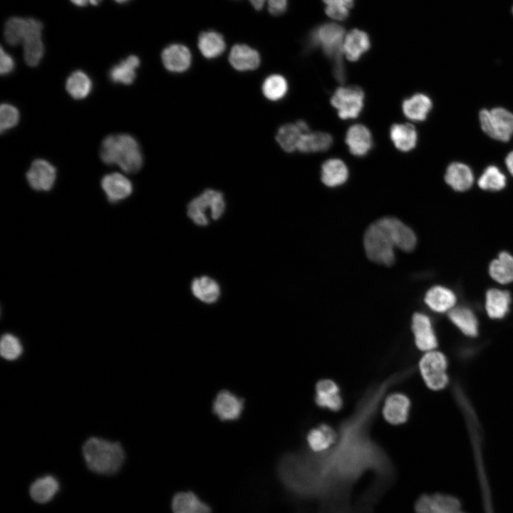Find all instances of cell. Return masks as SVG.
Instances as JSON below:
<instances>
[{
  "label": "cell",
  "mask_w": 513,
  "mask_h": 513,
  "mask_svg": "<svg viewBox=\"0 0 513 513\" xmlns=\"http://www.w3.org/2000/svg\"><path fill=\"white\" fill-rule=\"evenodd\" d=\"M100 156L108 165H118L124 172L134 173L140 170L143 157L139 143L128 134L110 135L102 142Z\"/></svg>",
  "instance_id": "cell-1"
},
{
  "label": "cell",
  "mask_w": 513,
  "mask_h": 513,
  "mask_svg": "<svg viewBox=\"0 0 513 513\" xmlns=\"http://www.w3.org/2000/svg\"><path fill=\"white\" fill-rule=\"evenodd\" d=\"M82 450L87 467L97 474L113 475L124 462V450L117 442L93 437L86 441Z\"/></svg>",
  "instance_id": "cell-2"
},
{
  "label": "cell",
  "mask_w": 513,
  "mask_h": 513,
  "mask_svg": "<svg viewBox=\"0 0 513 513\" xmlns=\"http://www.w3.org/2000/svg\"><path fill=\"white\" fill-rule=\"evenodd\" d=\"M345 28L335 23H326L315 28L310 33L311 45L321 47L325 55L333 63V73L336 81L344 83L346 73L343 63V43Z\"/></svg>",
  "instance_id": "cell-3"
},
{
  "label": "cell",
  "mask_w": 513,
  "mask_h": 513,
  "mask_svg": "<svg viewBox=\"0 0 513 513\" xmlns=\"http://www.w3.org/2000/svg\"><path fill=\"white\" fill-rule=\"evenodd\" d=\"M394 247L390 235L378 220L366 231L364 248L371 261L385 266L392 265L395 261Z\"/></svg>",
  "instance_id": "cell-4"
},
{
  "label": "cell",
  "mask_w": 513,
  "mask_h": 513,
  "mask_svg": "<svg viewBox=\"0 0 513 513\" xmlns=\"http://www.w3.org/2000/svg\"><path fill=\"white\" fill-rule=\"evenodd\" d=\"M224 209L223 194L214 190L207 189L190 202L187 215L195 224L205 226L209 223L206 214L207 210H209L212 219L216 220L223 214Z\"/></svg>",
  "instance_id": "cell-5"
},
{
  "label": "cell",
  "mask_w": 513,
  "mask_h": 513,
  "mask_svg": "<svg viewBox=\"0 0 513 513\" xmlns=\"http://www.w3.org/2000/svg\"><path fill=\"white\" fill-rule=\"evenodd\" d=\"M480 121L483 131L494 139L506 142L513 133V113L503 108L482 109Z\"/></svg>",
  "instance_id": "cell-6"
},
{
  "label": "cell",
  "mask_w": 513,
  "mask_h": 513,
  "mask_svg": "<svg viewBox=\"0 0 513 513\" xmlns=\"http://www.w3.org/2000/svg\"><path fill=\"white\" fill-rule=\"evenodd\" d=\"M364 93L356 86L338 88L331 98V103L343 120L357 118L363 108Z\"/></svg>",
  "instance_id": "cell-7"
},
{
  "label": "cell",
  "mask_w": 513,
  "mask_h": 513,
  "mask_svg": "<svg viewBox=\"0 0 513 513\" xmlns=\"http://www.w3.org/2000/svg\"><path fill=\"white\" fill-rule=\"evenodd\" d=\"M420 370L428 388L440 390L447 383L445 357L437 351H428L420 361Z\"/></svg>",
  "instance_id": "cell-8"
},
{
  "label": "cell",
  "mask_w": 513,
  "mask_h": 513,
  "mask_svg": "<svg viewBox=\"0 0 513 513\" xmlns=\"http://www.w3.org/2000/svg\"><path fill=\"white\" fill-rule=\"evenodd\" d=\"M415 513H466L455 496L443 494H423L415 504Z\"/></svg>",
  "instance_id": "cell-9"
},
{
  "label": "cell",
  "mask_w": 513,
  "mask_h": 513,
  "mask_svg": "<svg viewBox=\"0 0 513 513\" xmlns=\"http://www.w3.org/2000/svg\"><path fill=\"white\" fill-rule=\"evenodd\" d=\"M43 24L40 21L30 18L28 32L22 42L24 60L27 65L36 66L44 53V46L41 39Z\"/></svg>",
  "instance_id": "cell-10"
},
{
  "label": "cell",
  "mask_w": 513,
  "mask_h": 513,
  "mask_svg": "<svg viewBox=\"0 0 513 513\" xmlns=\"http://www.w3.org/2000/svg\"><path fill=\"white\" fill-rule=\"evenodd\" d=\"M26 176L32 189L49 191L56 180V169L47 160L38 159L32 162Z\"/></svg>",
  "instance_id": "cell-11"
},
{
  "label": "cell",
  "mask_w": 513,
  "mask_h": 513,
  "mask_svg": "<svg viewBox=\"0 0 513 513\" xmlns=\"http://www.w3.org/2000/svg\"><path fill=\"white\" fill-rule=\"evenodd\" d=\"M390 235L395 247L405 252L412 251L416 244L413 230L398 219L385 217L378 220Z\"/></svg>",
  "instance_id": "cell-12"
},
{
  "label": "cell",
  "mask_w": 513,
  "mask_h": 513,
  "mask_svg": "<svg viewBox=\"0 0 513 513\" xmlns=\"http://www.w3.org/2000/svg\"><path fill=\"white\" fill-rule=\"evenodd\" d=\"M243 408L242 400L228 390L219 392L212 405L214 413L222 421H232L238 419Z\"/></svg>",
  "instance_id": "cell-13"
},
{
  "label": "cell",
  "mask_w": 513,
  "mask_h": 513,
  "mask_svg": "<svg viewBox=\"0 0 513 513\" xmlns=\"http://www.w3.org/2000/svg\"><path fill=\"white\" fill-rule=\"evenodd\" d=\"M161 58L165 68L173 73L187 71L192 63V54L189 48L178 43L171 44L164 48Z\"/></svg>",
  "instance_id": "cell-14"
},
{
  "label": "cell",
  "mask_w": 513,
  "mask_h": 513,
  "mask_svg": "<svg viewBox=\"0 0 513 513\" xmlns=\"http://www.w3.org/2000/svg\"><path fill=\"white\" fill-rule=\"evenodd\" d=\"M101 187L107 199L113 203L125 200L133 192L130 180L118 172L105 175L101 180Z\"/></svg>",
  "instance_id": "cell-15"
},
{
  "label": "cell",
  "mask_w": 513,
  "mask_h": 513,
  "mask_svg": "<svg viewBox=\"0 0 513 513\" xmlns=\"http://www.w3.org/2000/svg\"><path fill=\"white\" fill-rule=\"evenodd\" d=\"M412 330L417 347L424 351H432L437 346V339L434 334L429 318L416 313L413 316Z\"/></svg>",
  "instance_id": "cell-16"
},
{
  "label": "cell",
  "mask_w": 513,
  "mask_h": 513,
  "mask_svg": "<svg viewBox=\"0 0 513 513\" xmlns=\"http://www.w3.org/2000/svg\"><path fill=\"white\" fill-rule=\"evenodd\" d=\"M229 61L239 71H248L257 68L261 58L259 52L245 44H236L230 50Z\"/></svg>",
  "instance_id": "cell-17"
},
{
  "label": "cell",
  "mask_w": 513,
  "mask_h": 513,
  "mask_svg": "<svg viewBox=\"0 0 513 513\" xmlns=\"http://www.w3.org/2000/svg\"><path fill=\"white\" fill-rule=\"evenodd\" d=\"M410 400L403 394L394 393L385 400L383 408L385 419L393 425L404 423L408 417Z\"/></svg>",
  "instance_id": "cell-18"
},
{
  "label": "cell",
  "mask_w": 513,
  "mask_h": 513,
  "mask_svg": "<svg viewBox=\"0 0 513 513\" xmlns=\"http://www.w3.org/2000/svg\"><path fill=\"white\" fill-rule=\"evenodd\" d=\"M310 131L305 121L298 120L296 123H288L280 127L276 139L284 151L292 152L297 150L302 135Z\"/></svg>",
  "instance_id": "cell-19"
},
{
  "label": "cell",
  "mask_w": 513,
  "mask_h": 513,
  "mask_svg": "<svg viewBox=\"0 0 513 513\" xmlns=\"http://www.w3.org/2000/svg\"><path fill=\"white\" fill-rule=\"evenodd\" d=\"M346 143L350 152L356 156H364L372 147L373 140L370 130L361 124L350 127L346 133Z\"/></svg>",
  "instance_id": "cell-20"
},
{
  "label": "cell",
  "mask_w": 513,
  "mask_h": 513,
  "mask_svg": "<svg viewBox=\"0 0 513 513\" xmlns=\"http://www.w3.org/2000/svg\"><path fill=\"white\" fill-rule=\"evenodd\" d=\"M370 47L368 33L362 30L353 28L345 36L343 43V55L350 61H358Z\"/></svg>",
  "instance_id": "cell-21"
},
{
  "label": "cell",
  "mask_w": 513,
  "mask_h": 513,
  "mask_svg": "<svg viewBox=\"0 0 513 513\" xmlns=\"http://www.w3.org/2000/svg\"><path fill=\"white\" fill-rule=\"evenodd\" d=\"M315 400L318 406L333 411L339 410L342 407V398L338 385L328 379L321 380L316 384Z\"/></svg>",
  "instance_id": "cell-22"
},
{
  "label": "cell",
  "mask_w": 513,
  "mask_h": 513,
  "mask_svg": "<svg viewBox=\"0 0 513 513\" xmlns=\"http://www.w3.org/2000/svg\"><path fill=\"white\" fill-rule=\"evenodd\" d=\"M60 489V484L56 477L47 475L37 478L29 487V494L32 499L40 504L51 501Z\"/></svg>",
  "instance_id": "cell-23"
},
{
  "label": "cell",
  "mask_w": 513,
  "mask_h": 513,
  "mask_svg": "<svg viewBox=\"0 0 513 513\" xmlns=\"http://www.w3.org/2000/svg\"><path fill=\"white\" fill-rule=\"evenodd\" d=\"M445 180L452 189L462 192L471 187L474 177L467 165L452 162L447 168Z\"/></svg>",
  "instance_id": "cell-24"
},
{
  "label": "cell",
  "mask_w": 513,
  "mask_h": 513,
  "mask_svg": "<svg viewBox=\"0 0 513 513\" xmlns=\"http://www.w3.org/2000/svg\"><path fill=\"white\" fill-rule=\"evenodd\" d=\"M173 513H210V507L191 492L176 494L172 502Z\"/></svg>",
  "instance_id": "cell-25"
},
{
  "label": "cell",
  "mask_w": 513,
  "mask_h": 513,
  "mask_svg": "<svg viewBox=\"0 0 513 513\" xmlns=\"http://www.w3.org/2000/svg\"><path fill=\"white\" fill-rule=\"evenodd\" d=\"M430 98L423 93H418L403 101L402 108L405 116L413 121L426 119L432 109Z\"/></svg>",
  "instance_id": "cell-26"
},
{
  "label": "cell",
  "mask_w": 513,
  "mask_h": 513,
  "mask_svg": "<svg viewBox=\"0 0 513 513\" xmlns=\"http://www.w3.org/2000/svg\"><path fill=\"white\" fill-rule=\"evenodd\" d=\"M140 63L138 56L131 55L119 63L113 66L109 71V78L114 82L124 85H130L136 78V70Z\"/></svg>",
  "instance_id": "cell-27"
},
{
  "label": "cell",
  "mask_w": 513,
  "mask_h": 513,
  "mask_svg": "<svg viewBox=\"0 0 513 513\" xmlns=\"http://www.w3.org/2000/svg\"><path fill=\"white\" fill-rule=\"evenodd\" d=\"M336 436V429L326 424H321L309 432L307 442L311 451L320 452L329 448L335 442Z\"/></svg>",
  "instance_id": "cell-28"
},
{
  "label": "cell",
  "mask_w": 513,
  "mask_h": 513,
  "mask_svg": "<svg viewBox=\"0 0 513 513\" xmlns=\"http://www.w3.org/2000/svg\"><path fill=\"white\" fill-rule=\"evenodd\" d=\"M390 136L395 147L400 151H410L416 145L417 131L410 123L393 125L390 130Z\"/></svg>",
  "instance_id": "cell-29"
},
{
  "label": "cell",
  "mask_w": 513,
  "mask_h": 513,
  "mask_svg": "<svg viewBox=\"0 0 513 513\" xmlns=\"http://www.w3.org/2000/svg\"><path fill=\"white\" fill-rule=\"evenodd\" d=\"M348 176V168L339 159H329L321 166V180L328 187H336L343 184L347 180Z\"/></svg>",
  "instance_id": "cell-30"
},
{
  "label": "cell",
  "mask_w": 513,
  "mask_h": 513,
  "mask_svg": "<svg viewBox=\"0 0 513 513\" xmlns=\"http://www.w3.org/2000/svg\"><path fill=\"white\" fill-rule=\"evenodd\" d=\"M197 46L202 56L209 59L219 56L226 48L222 35L214 31L202 32L198 38Z\"/></svg>",
  "instance_id": "cell-31"
},
{
  "label": "cell",
  "mask_w": 513,
  "mask_h": 513,
  "mask_svg": "<svg viewBox=\"0 0 513 513\" xmlns=\"http://www.w3.org/2000/svg\"><path fill=\"white\" fill-rule=\"evenodd\" d=\"M510 302L511 295L507 291L492 289L486 294V310L492 318H503L509 310Z\"/></svg>",
  "instance_id": "cell-32"
},
{
  "label": "cell",
  "mask_w": 513,
  "mask_h": 513,
  "mask_svg": "<svg viewBox=\"0 0 513 513\" xmlns=\"http://www.w3.org/2000/svg\"><path fill=\"white\" fill-rule=\"evenodd\" d=\"M191 291L197 299L206 304L214 303L220 296L219 284L214 279L205 276L192 281Z\"/></svg>",
  "instance_id": "cell-33"
},
{
  "label": "cell",
  "mask_w": 513,
  "mask_h": 513,
  "mask_svg": "<svg viewBox=\"0 0 513 513\" xmlns=\"http://www.w3.org/2000/svg\"><path fill=\"white\" fill-rule=\"evenodd\" d=\"M425 301L431 309L437 312H444L455 305L456 296L451 290L437 286L427 292Z\"/></svg>",
  "instance_id": "cell-34"
},
{
  "label": "cell",
  "mask_w": 513,
  "mask_h": 513,
  "mask_svg": "<svg viewBox=\"0 0 513 513\" xmlns=\"http://www.w3.org/2000/svg\"><path fill=\"white\" fill-rule=\"evenodd\" d=\"M332 142V137L328 133L310 131L302 135L297 150L305 153L323 152L331 147Z\"/></svg>",
  "instance_id": "cell-35"
},
{
  "label": "cell",
  "mask_w": 513,
  "mask_h": 513,
  "mask_svg": "<svg viewBox=\"0 0 513 513\" xmlns=\"http://www.w3.org/2000/svg\"><path fill=\"white\" fill-rule=\"evenodd\" d=\"M491 277L500 284L513 281V256L509 253L501 252L498 258L489 265Z\"/></svg>",
  "instance_id": "cell-36"
},
{
  "label": "cell",
  "mask_w": 513,
  "mask_h": 513,
  "mask_svg": "<svg viewBox=\"0 0 513 513\" xmlns=\"http://www.w3.org/2000/svg\"><path fill=\"white\" fill-rule=\"evenodd\" d=\"M92 81L87 73L78 70L67 78L66 88L68 93L75 99L86 98L92 90Z\"/></svg>",
  "instance_id": "cell-37"
},
{
  "label": "cell",
  "mask_w": 513,
  "mask_h": 513,
  "mask_svg": "<svg viewBox=\"0 0 513 513\" xmlns=\"http://www.w3.org/2000/svg\"><path fill=\"white\" fill-rule=\"evenodd\" d=\"M30 25V18L11 17L6 22L4 36L11 46L23 42Z\"/></svg>",
  "instance_id": "cell-38"
},
{
  "label": "cell",
  "mask_w": 513,
  "mask_h": 513,
  "mask_svg": "<svg viewBox=\"0 0 513 513\" xmlns=\"http://www.w3.org/2000/svg\"><path fill=\"white\" fill-rule=\"evenodd\" d=\"M449 316L465 335L470 336L477 335V321L471 310L465 307H457L450 311Z\"/></svg>",
  "instance_id": "cell-39"
},
{
  "label": "cell",
  "mask_w": 513,
  "mask_h": 513,
  "mask_svg": "<svg viewBox=\"0 0 513 513\" xmlns=\"http://www.w3.org/2000/svg\"><path fill=\"white\" fill-rule=\"evenodd\" d=\"M288 90L285 78L279 74L269 76L263 82L262 92L269 100L276 101L284 98Z\"/></svg>",
  "instance_id": "cell-40"
},
{
  "label": "cell",
  "mask_w": 513,
  "mask_h": 513,
  "mask_svg": "<svg viewBox=\"0 0 513 513\" xmlns=\"http://www.w3.org/2000/svg\"><path fill=\"white\" fill-rule=\"evenodd\" d=\"M478 185L481 189L485 190H500L506 185V177L497 167L490 165L480 176Z\"/></svg>",
  "instance_id": "cell-41"
},
{
  "label": "cell",
  "mask_w": 513,
  "mask_h": 513,
  "mask_svg": "<svg viewBox=\"0 0 513 513\" xmlns=\"http://www.w3.org/2000/svg\"><path fill=\"white\" fill-rule=\"evenodd\" d=\"M23 352V346L20 340L11 333H5L1 336L0 342V353L6 360L17 359Z\"/></svg>",
  "instance_id": "cell-42"
},
{
  "label": "cell",
  "mask_w": 513,
  "mask_h": 513,
  "mask_svg": "<svg viewBox=\"0 0 513 513\" xmlns=\"http://www.w3.org/2000/svg\"><path fill=\"white\" fill-rule=\"evenodd\" d=\"M19 120L18 109L12 105L2 103L0 108V130L3 133L14 126Z\"/></svg>",
  "instance_id": "cell-43"
},
{
  "label": "cell",
  "mask_w": 513,
  "mask_h": 513,
  "mask_svg": "<svg viewBox=\"0 0 513 513\" xmlns=\"http://www.w3.org/2000/svg\"><path fill=\"white\" fill-rule=\"evenodd\" d=\"M325 12L329 17L338 21L346 19L349 15L348 9L342 4L327 6Z\"/></svg>",
  "instance_id": "cell-44"
},
{
  "label": "cell",
  "mask_w": 513,
  "mask_h": 513,
  "mask_svg": "<svg viewBox=\"0 0 513 513\" xmlns=\"http://www.w3.org/2000/svg\"><path fill=\"white\" fill-rule=\"evenodd\" d=\"M15 62L11 55L7 53L1 47V65L0 72L1 75H7L10 73L14 68Z\"/></svg>",
  "instance_id": "cell-45"
},
{
  "label": "cell",
  "mask_w": 513,
  "mask_h": 513,
  "mask_svg": "<svg viewBox=\"0 0 513 513\" xmlns=\"http://www.w3.org/2000/svg\"><path fill=\"white\" fill-rule=\"evenodd\" d=\"M266 3L269 13L274 16L283 14L287 6V0H267Z\"/></svg>",
  "instance_id": "cell-46"
},
{
  "label": "cell",
  "mask_w": 513,
  "mask_h": 513,
  "mask_svg": "<svg viewBox=\"0 0 513 513\" xmlns=\"http://www.w3.org/2000/svg\"><path fill=\"white\" fill-rule=\"evenodd\" d=\"M73 4L77 6H86L88 4L96 6L102 0H70Z\"/></svg>",
  "instance_id": "cell-47"
},
{
  "label": "cell",
  "mask_w": 513,
  "mask_h": 513,
  "mask_svg": "<svg viewBox=\"0 0 513 513\" xmlns=\"http://www.w3.org/2000/svg\"><path fill=\"white\" fill-rule=\"evenodd\" d=\"M505 162L509 172L513 175V151L507 155Z\"/></svg>",
  "instance_id": "cell-48"
},
{
  "label": "cell",
  "mask_w": 513,
  "mask_h": 513,
  "mask_svg": "<svg viewBox=\"0 0 513 513\" xmlns=\"http://www.w3.org/2000/svg\"><path fill=\"white\" fill-rule=\"evenodd\" d=\"M249 1L256 10H260L263 8L267 0H249Z\"/></svg>",
  "instance_id": "cell-49"
},
{
  "label": "cell",
  "mask_w": 513,
  "mask_h": 513,
  "mask_svg": "<svg viewBox=\"0 0 513 513\" xmlns=\"http://www.w3.org/2000/svg\"><path fill=\"white\" fill-rule=\"evenodd\" d=\"M322 1L326 4V6H330V5H333V4L343 5L341 0H322Z\"/></svg>",
  "instance_id": "cell-50"
},
{
  "label": "cell",
  "mask_w": 513,
  "mask_h": 513,
  "mask_svg": "<svg viewBox=\"0 0 513 513\" xmlns=\"http://www.w3.org/2000/svg\"><path fill=\"white\" fill-rule=\"evenodd\" d=\"M341 1L342 4L348 9V8H352L353 6L355 0H341Z\"/></svg>",
  "instance_id": "cell-51"
},
{
  "label": "cell",
  "mask_w": 513,
  "mask_h": 513,
  "mask_svg": "<svg viewBox=\"0 0 513 513\" xmlns=\"http://www.w3.org/2000/svg\"><path fill=\"white\" fill-rule=\"evenodd\" d=\"M115 1L116 2H118V3H120V4H121V3H125V2H126V1H129V0H115Z\"/></svg>",
  "instance_id": "cell-52"
}]
</instances>
